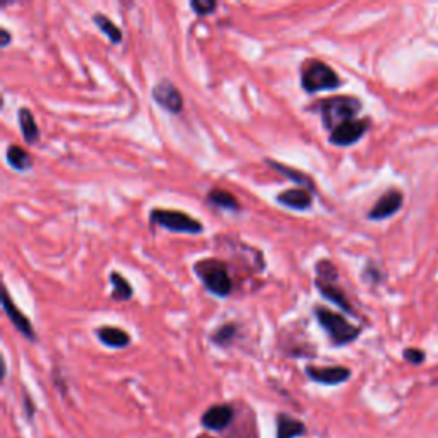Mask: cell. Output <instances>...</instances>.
Wrapping results in <instances>:
<instances>
[{
  "mask_svg": "<svg viewBox=\"0 0 438 438\" xmlns=\"http://www.w3.org/2000/svg\"><path fill=\"white\" fill-rule=\"evenodd\" d=\"M194 273L202 281L204 288L218 298H228L233 292V280L228 265L218 258H202L195 262Z\"/></svg>",
  "mask_w": 438,
  "mask_h": 438,
  "instance_id": "1",
  "label": "cell"
},
{
  "mask_svg": "<svg viewBox=\"0 0 438 438\" xmlns=\"http://www.w3.org/2000/svg\"><path fill=\"white\" fill-rule=\"evenodd\" d=\"M313 317L317 318V322L325 330L334 346L349 344V342L358 339V336L361 334V329L351 324L342 313L334 312L324 305L313 306Z\"/></svg>",
  "mask_w": 438,
  "mask_h": 438,
  "instance_id": "2",
  "label": "cell"
},
{
  "mask_svg": "<svg viewBox=\"0 0 438 438\" xmlns=\"http://www.w3.org/2000/svg\"><path fill=\"white\" fill-rule=\"evenodd\" d=\"M361 110V101L354 96H332L322 99L317 105V111L320 113L322 123L327 130L332 132L334 129L342 123L354 120Z\"/></svg>",
  "mask_w": 438,
  "mask_h": 438,
  "instance_id": "3",
  "label": "cell"
},
{
  "mask_svg": "<svg viewBox=\"0 0 438 438\" xmlns=\"http://www.w3.org/2000/svg\"><path fill=\"white\" fill-rule=\"evenodd\" d=\"M300 79L301 87L308 94L337 89L342 85L336 70L322 61H310L305 63L304 69L300 70Z\"/></svg>",
  "mask_w": 438,
  "mask_h": 438,
  "instance_id": "4",
  "label": "cell"
},
{
  "mask_svg": "<svg viewBox=\"0 0 438 438\" xmlns=\"http://www.w3.org/2000/svg\"><path fill=\"white\" fill-rule=\"evenodd\" d=\"M149 223L153 226H159L173 233H189L201 234L204 232V225L199 219L175 209H153L149 213Z\"/></svg>",
  "mask_w": 438,
  "mask_h": 438,
  "instance_id": "5",
  "label": "cell"
},
{
  "mask_svg": "<svg viewBox=\"0 0 438 438\" xmlns=\"http://www.w3.org/2000/svg\"><path fill=\"white\" fill-rule=\"evenodd\" d=\"M151 98L154 99V103H156L158 106H161L163 110H166L168 113L173 115L182 113L183 105H185L182 91L178 89L170 79H161V81L156 82V85L153 86V89H151Z\"/></svg>",
  "mask_w": 438,
  "mask_h": 438,
  "instance_id": "6",
  "label": "cell"
},
{
  "mask_svg": "<svg viewBox=\"0 0 438 438\" xmlns=\"http://www.w3.org/2000/svg\"><path fill=\"white\" fill-rule=\"evenodd\" d=\"M370 127L368 118H354V120H349L342 125L334 129L332 132L329 134V142L332 146L337 147H348L356 144L361 137L366 134Z\"/></svg>",
  "mask_w": 438,
  "mask_h": 438,
  "instance_id": "7",
  "label": "cell"
},
{
  "mask_svg": "<svg viewBox=\"0 0 438 438\" xmlns=\"http://www.w3.org/2000/svg\"><path fill=\"white\" fill-rule=\"evenodd\" d=\"M2 308L4 312H6L7 318L11 320V324L14 325V329L18 330L21 336H25L26 339L30 341H37V332H35L33 324H31L30 318L25 315V312L14 304L9 292H7V288L2 289Z\"/></svg>",
  "mask_w": 438,
  "mask_h": 438,
  "instance_id": "8",
  "label": "cell"
},
{
  "mask_svg": "<svg viewBox=\"0 0 438 438\" xmlns=\"http://www.w3.org/2000/svg\"><path fill=\"white\" fill-rule=\"evenodd\" d=\"M305 375L310 380L317 382L322 385H339L344 384L351 377V370L346 366H305Z\"/></svg>",
  "mask_w": 438,
  "mask_h": 438,
  "instance_id": "9",
  "label": "cell"
},
{
  "mask_svg": "<svg viewBox=\"0 0 438 438\" xmlns=\"http://www.w3.org/2000/svg\"><path fill=\"white\" fill-rule=\"evenodd\" d=\"M402 199L404 197H402L399 190H387L375 202V206L372 207V211L368 213V219H372V221H382V219L394 216L401 209Z\"/></svg>",
  "mask_w": 438,
  "mask_h": 438,
  "instance_id": "10",
  "label": "cell"
},
{
  "mask_svg": "<svg viewBox=\"0 0 438 438\" xmlns=\"http://www.w3.org/2000/svg\"><path fill=\"white\" fill-rule=\"evenodd\" d=\"M233 416L234 411L232 406L228 404L211 406V408L202 414V425H204L207 430H213V432H223V430H226L230 425H232Z\"/></svg>",
  "mask_w": 438,
  "mask_h": 438,
  "instance_id": "11",
  "label": "cell"
},
{
  "mask_svg": "<svg viewBox=\"0 0 438 438\" xmlns=\"http://www.w3.org/2000/svg\"><path fill=\"white\" fill-rule=\"evenodd\" d=\"M96 334L98 341L101 342L103 346L111 349H123L130 344L132 337L127 330H123L117 325H99V327L94 330Z\"/></svg>",
  "mask_w": 438,
  "mask_h": 438,
  "instance_id": "12",
  "label": "cell"
},
{
  "mask_svg": "<svg viewBox=\"0 0 438 438\" xmlns=\"http://www.w3.org/2000/svg\"><path fill=\"white\" fill-rule=\"evenodd\" d=\"M276 202L293 211H308L313 204V194L305 189H288L276 195Z\"/></svg>",
  "mask_w": 438,
  "mask_h": 438,
  "instance_id": "13",
  "label": "cell"
},
{
  "mask_svg": "<svg viewBox=\"0 0 438 438\" xmlns=\"http://www.w3.org/2000/svg\"><path fill=\"white\" fill-rule=\"evenodd\" d=\"M265 163H268V165H269L273 170L280 171L281 175H284L286 178H289V180H292V182L298 183V185H300V189L308 190L310 194H317V185H315V182H313V180H312V177H310V175H306L305 171L294 170V168H292V166L282 165V163L276 161V159H270V158L265 159Z\"/></svg>",
  "mask_w": 438,
  "mask_h": 438,
  "instance_id": "14",
  "label": "cell"
},
{
  "mask_svg": "<svg viewBox=\"0 0 438 438\" xmlns=\"http://www.w3.org/2000/svg\"><path fill=\"white\" fill-rule=\"evenodd\" d=\"M315 288L318 289V293H320L322 296L325 298V300L332 301V304H336L337 306H339V308H342V312L354 313L353 306H351V304H349L348 298H346L344 292H342L341 288H337L334 282L315 280Z\"/></svg>",
  "mask_w": 438,
  "mask_h": 438,
  "instance_id": "15",
  "label": "cell"
},
{
  "mask_svg": "<svg viewBox=\"0 0 438 438\" xmlns=\"http://www.w3.org/2000/svg\"><path fill=\"white\" fill-rule=\"evenodd\" d=\"M18 123L19 130H21L23 137L27 144H37L39 139V127L37 120H35V115L27 106H21L18 110Z\"/></svg>",
  "mask_w": 438,
  "mask_h": 438,
  "instance_id": "16",
  "label": "cell"
},
{
  "mask_svg": "<svg viewBox=\"0 0 438 438\" xmlns=\"http://www.w3.org/2000/svg\"><path fill=\"white\" fill-rule=\"evenodd\" d=\"M306 432L305 423L300 420H294L289 414L280 413L276 418V435L277 438H296Z\"/></svg>",
  "mask_w": 438,
  "mask_h": 438,
  "instance_id": "17",
  "label": "cell"
},
{
  "mask_svg": "<svg viewBox=\"0 0 438 438\" xmlns=\"http://www.w3.org/2000/svg\"><path fill=\"white\" fill-rule=\"evenodd\" d=\"M108 280L111 284V300L115 301H129L130 298L134 296V288L130 284V281L127 280L123 274L118 273V270H110Z\"/></svg>",
  "mask_w": 438,
  "mask_h": 438,
  "instance_id": "18",
  "label": "cell"
},
{
  "mask_svg": "<svg viewBox=\"0 0 438 438\" xmlns=\"http://www.w3.org/2000/svg\"><path fill=\"white\" fill-rule=\"evenodd\" d=\"M6 159L15 171H27L33 168V156L18 144H11L6 151Z\"/></svg>",
  "mask_w": 438,
  "mask_h": 438,
  "instance_id": "19",
  "label": "cell"
},
{
  "mask_svg": "<svg viewBox=\"0 0 438 438\" xmlns=\"http://www.w3.org/2000/svg\"><path fill=\"white\" fill-rule=\"evenodd\" d=\"M207 202L213 204L214 207H219V209L240 211V202H238V199L234 197L232 192H228V190L211 189L209 194H207Z\"/></svg>",
  "mask_w": 438,
  "mask_h": 438,
  "instance_id": "20",
  "label": "cell"
},
{
  "mask_svg": "<svg viewBox=\"0 0 438 438\" xmlns=\"http://www.w3.org/2000/svg\"><path fill=\"white\" fill-rule=\"evenodd\" d=\"M91 19H93V23L96 25L98 30L101 31V33L105 35V37L108 38L110 42L113 43V45H118V43L122 42V38H123L122 30L117 25H115V23L111 21L110 18H106V15L101 14V13H94Z\"/></svg>",
  "mask_w": 438,
  "mask_h": 438,
  "instance_id": "21",
  "label": "cell"
},
{
  "mask_svg": "<svg viewBox=\"0 0 438 438\" xmlns=\"http://www.w3.org/2000/svg\"><path fill=\"white\" fill-rule=\"evenodd\" d=\"M237 336H238V325L233 324V322H228V324L219 325V327L211 334V341H213L216 346L226 348V346L232 344Z\"/></svg>",
  "mask_w": 438,
  "mask_h": 438,
  "instance_id": "22",
  "label": "cell"
},
{
  "mask_svg": "<svg viewBox=\"0 0 438 438\" xmlns=\"http://www.w3.org/2000/svg\"><path fill=\"white\" fill-rule=\"evenodd\" d=\"M315 273H317V280H320V281H327V282L337 281L336 265H334L330 261H327V258H322V261L317 262Z\"/></svg>",
  "mask_w": 438,
  "mask_h": 438,
  "instance_id": "23",
  "label": "cell"
},
{
  "mask_svg": "<svg viewBox=\"0 0 438 438\" xmlns=\"http://www.w3.org/2000/svg\"><path fill=\"white\" fill-rule=\"evenodd\" d=\"M190 7L197 15H209L218 9L216 0H190Z\"/></svg>",
  "mask_w": 438,
  "mask_h": 438,
  "instance_id": "24",
  "label": "cell"
},
{
  "mask_svg": "<svg viewBox=\"0 0 438 438\" xmlns=\"http://www.w3.org/2000/svg\"><path fill=\"white\" fill-rule=\"evenodd\" d=\"M404 358L409 361V363H423L425 360V353L421 351V349H414V348H409L404 351Z\"/></svg>",
  "mask_w": 438,
  "mask_h": 438,
  "instance_id": "25",
  "label": "cell"
},
{
  "mask_svg": "<svg viewBox=\"0 0 438 438\" xmlns=\"http://www.w3.org/2000/svg\"><path fill=\"white\" fill-rule=\"evenodd\" d=\"M0 37H2V39H0V45H2V49H6V46L11 45V42H13V35L9 33V30L7 27H0Z\"/></svg>",
  "mask_w": 438,
  "mask_h": 438,
  "instance_id": "26",
  "label": "cell"
}]
</instances>
